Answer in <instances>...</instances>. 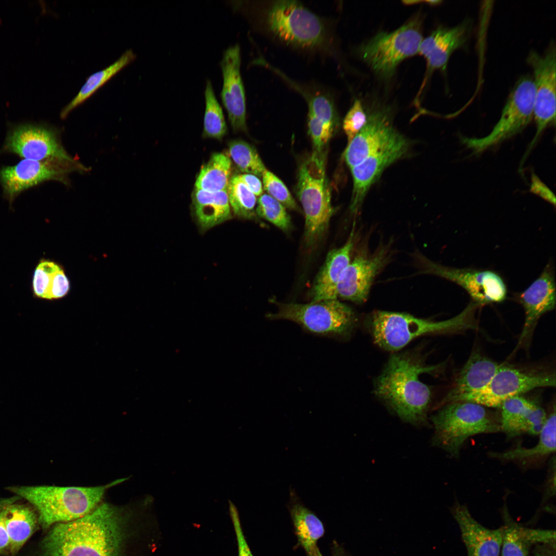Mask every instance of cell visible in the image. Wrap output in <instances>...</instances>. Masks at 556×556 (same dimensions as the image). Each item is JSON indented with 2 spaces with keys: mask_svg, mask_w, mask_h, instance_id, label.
<instances>
[{
  "mask_svg": "<svg viewBox=\"0 0 556 556\" xmlns=\"http://www.w3.org/2000/svg\"><path fill=\"white\" fill-rule=\"evenodd\" d=\"M124 511L102 503L78 519L56 525L42 543L43 556H120Z\"/></svg>",
  "mask_w": 556,
  "mask_h": 556,
  "instance_id": "cell-1",
  "label": "cell"
},
{
  "mask_svg": "<svg viewBox=\"0 0 556 556\" xmlns=\"http://www.w3.org/2000/svg\"><path fill=\"white\" fill-rule=\"evenodd\" d=\"M438 368L425 366L408 355L394 354L375 380V393L403 420L423 424L431 393L428 386L420 381L419 375Z\"/></svg>",
  "mask_w": 556,
  "mask_h": 556,
  "instance_id": "cell-2",
  "label": "cell"
},
{
  "mask_svg": "<svg viewBox=\"0 0 556 556\" xmlns=\"http://www.w3.org/2000/svg\"><path fill=\"white\" fill-rule=\"evenodd\" d=\"M124 480L95 487L22 486L8 489L36 508L39 522L46 528L54 523L70 522L89 513L98 506L107 490Z\"/></svg>",
  "mask_w": 556,
  "mask_h": 556,
  "instance_id": "cell-3",
  "label": "cell"
},
{
  "mask_svg": "<svg viewBox=\"0 0 556 556\" xmlns=\"http://www.w3.org/2000/svg\"><path fill=\"white\" fill-rule=\"evenodd\" d=\"M478 306L472 301L456 316L440 322L419 319L407 314L378 310L371 315L368 325L378 346L388 351H396L425 334L475 328L474 315Z\"/></svg>",
  "mask_w": 556,
  "mask_h": 556,
  "instance_id": "cell-4",
  "label": "cell"
},
{
  "mask_svg": "<svg viewBox=\"0 0 556 556\" xmlns=\"http://www.w3.org/2000/svg\"><path fill=\"white\" fill-rule=\"evenodd\" d=\"M325 151H314L301 164L297 195L305 214L304 242L310 249L327 230L334 209L326 173Z\"/></svg>",
  "mask_w": 556,
  "mask_h": 556,
  "instance_id": "cell-5",
  "label": "cell"
},
{
  "mask_svg": "<svg viewBox=\"0 0 556 556\" xmlns=\"http://www.w3.org/2000/svg\"><path fill=\"white\" fill-rule=\"evenodd\" d=\"M433 444L458 457L465 442L480 433L500 431L497 420L485 407L470 402L449 403L431 416Z\"/></svg>",
  "mask_w": 556,
  "mask_h": 556,
  "instance_id": "cell-6",
  "label": "cell"
},
{
  "mask_svg": "<svg viewBox=\"0 0 556 556\" xmlns=\"http://www.w3.org/2000/svg\"><path fill=\"white\" fill-rule=\"evenodd\" d=\"M421 26L415 18L392 32H379L360 47L359 54L379 77L390 78L402 61L419 53Z\"/></svg>",
  "mask_w": 556,
  "mask_h": 556,
  "instance_id": "cell-7",
  "label": "cell"
},
{
  "mask_svg": "<svg viewBox=\"0 0 556 556\" xmlns=\"http://www.w3.org/2000/svg\"><path fill=\"white\" fill-rule=\"evenodd\" d=\"M535 90L533 78L526 75L516 82L490 133L482 137L461 135L460 140L474 154L480 153L522 132L533 118Z\"/></svg>",
  "mask_w": 556,
  "mask_h": 556,
  "instance_id": "cell-8",
  "label": "cell"
},
{
  "mask_svg": "<svg viewBox=\"0 0 556 556\" xmlns=\"http://www.w3.org/2000/svg\"><path fill=\"white\" fill-rule=\"evenodd\" d=\"M267 23L270 31L287 44L305 48L323 45L326 29L321 19L296 1L274 2L268 9Z\"/></svg>",
  "mask_w": 556,
  "mask_h": 556,
  "instance_id": "cell-9",
  "label": "cell"
},
{
  "mask_svg": "<svg viewBox=\"0 0 556 556\" xmlns=\"http://www.w3.org/2000/svg\"><path fill=\"white\" fill-rule=\"evenodd\" d=\"M277 306L276 311L268 314V318L290 320L318 334L346 335L356 321L353 310L337 299L306 304L280 303Z\"/></svg>",
  "mask_w": 556,
  "mask_h": 556,
  "instance_id": "cell-10",
  "label": "cell"
},
{
  "mask_svg": "<svg viewBox=\"0 0 556 556\" xmlns=\"http://www.w3.org/2000/svg\"><path fill=\"white\" fill-rule=\"evenodd\" d=\"M90 168L75 159L50 158L36 161L23 159L12 166L0 169V184L3 195L11 206L22 192L50 180L66 184L68 175L73 172H85Z\"/></svg>",
  "mask_w": 556,
  "mask_h": 556,
  "instance_id": "cell-11",
  "label": "cell"
},
{
  "mask_svg": "<svg viewBox=\"0 0 556 556\" xmlns=\"http://www.w3.org/2000/svg\"><path fill=\"white\" fill-rule=\"evenodd\" d=\"M527 62L533 72L535 90L533 117L536 131L530 144L528 152L536 143L544 130L555 123L556 104V49L551 42L543 55L531 51Z\"/></svg>",
  "mask_w": 556,
  "mask_h": 556,
  "instance_id": "cell-12",
  "label": "cell"
},
{
  "mask_svg": "<svg viewBox=\"0 0 556 556\" xmlns=\"http://www.w3.org/2000/svg\"><path fill=\"white\" fill-rule=\"evenodd\" d=\"M555 386L554 374L528 373L500 365L485 387L465 396L460 401L473 402L487 407H500L510 397L537 388Z\"/></svg>",
  "mask_w": 556,
  "mask_h": 556,
  "instance_id": "cell-13",
  "label": "cell"
},
{
  "mask_svg": "<svg viewBox=\"0 0 556 556\" xmlns=\"http://www.w3.org/2000/svg\"><path fill=\"white\" fill-rule=\"evenodd\" d=\"M2 151L31 160L74 159L63 147L57 131L41 124L25 123L12 127L7 133Z\"/></svg>",
  "mask_w": 556,
  "mask_h": 556,
  "instance_id": "cell-14",
  "label": "cell"
},
{
  "mask_svg": "<svg viewBox=\"0 0 556 556\" xmlns=\"http://www.w3.org/2000/svg\"><path fill=\"white\" fill-rule=\"evenodd\" d=\"M425 272L450 281L463 288L472 301L482 305L503 301L507 288L497 272L489 270L455 268L444 266L427 259H421Z\"/></svg>",
  "mask_w": 556,
  "mask_h": 556,
  "instance_id": "cell-15",
  "label": "cell"
},
{
  "mask_svg": "<svg viewBox=\"0 0 556 556\" xmlns=\"http://www.w3.org/2000/svg\"><path fill=\"white\" fill-rule=\"evenodd\" d=\"M408 147V141L397 132L381 148L351 168L353 180L350 206L352 213L355 214L358 212L368 190L383 170L402 158Z\"/></svg>",
  "mask_w": 556,
  "mask_h": 556,
  "instance_id": "cell-16",
  "label": "cell"
},
{
  "mask_svg": "<svg viewBox=\"0 0 556 556\" xmlns=\"http://www.w3.org/2000/svg\"><path fill=\"white\" fill-rule=\"evenodd\" d=\"M240 64L238 44L230 46L224 50L220 62L223 79L220 97L235 132L247 131L246 95Z\"/></svg>",
  "mask_w": 556,
  "mask_h": 556,
  "instance_id": "cell-17",
  "label": "cell"
},
{
  "mask_svg": "<svg viewBox=\"0 0 556 556\" xmlns=\"http://www.w3.org/2000/svg\"><path fill=\"white\" fill-rule=\"evenodd\" d=\"M389 255L382 248L373 255L358 254L343 272L336 289L337 298L362 303L368 296L374 278L387 264Z\"/></svg>",
  "mask_w": 556,
  "mask_h": 556,
  "instance_id": "cell-18",
  "label": "cell"
},
{
  "mask_svg": "<svg viewBox=\"0 0 556 556\" xmlns=\"http://www.w3.org/2000/svg\"><path fill=\"white\" fill-rule=\"evenodd\" d=\"M472 30L470 20L451 27L440 26L424 40L419 53L427 62V76L434 71H445L451 55L466 43Z\"/></svg>",
  "mask_w": 556,
  "mask_h": 556,
  "instance_id": "cell-19",
  "label": "cell"
},
{
  "mask_svg": "<svg viewBox=\"0 0 556 556\" xmlns=\"http://www.w3.org/2000/svg\"><path fill=\"white\" fill-rule=\"evenodd\" d=\"M500 408V431L509 438L538 435L547 418L538 404L519 395L507 399Z\"/></svg>",
  "mask_w": 556,
  "mask_h": 556,
  "instance_id": "cell-20",
  "label": "cell"
},
{
  "mask_svg": "<svg viewBox=\"0 0 556 556\" xmlns=\"http://www.w3.org/2000/svg\"><path fill=\"white\" fill-rule=\"evenodd\" d=\"M397 132L390 125L386 114L375 112L348 144L344 157L350 168L355 167L385 146Z\"/></svg>",
  "mask_w": 556,
  "mask_h": 556,
  "instance_id": "cell-21",
  "label": "cell"
},
{
  "mask_svg": "<svg viewBox=\"0 0 556 556\" xmlns=\"http://www.w3.org/2000/svg\"><path fill=\"white\" fill-rule=\"evenodd\" d=\"M518 300L524 309L525 316L521 341L529 335L542 315L555 307V283L551 264H547L540 275L518 294Z\"/></svg>",
  "mask_w": 556,
  "mask_h": 556,
  "instance_id": "cell-22",
  "label": "cell"
},
{
  "mask_svg": "<svg viewBox=\"0 0 556 556\" xmlns=\"http://www.w3.org/2000/svg\"><path fill=\"white\" fill-rule=\"evenodd\" d=\"M460 528L467 556H499L502 544L501 528H487L472 516L466 506L456 502L452 509Z\"/></svg>",
  "mask_w": 556,
  "mask_h": 556,
  "instance_id": "cell-23",
  "label": "cell"
},
{
  "mask_svg": "<svg viewBox=\"0 0 556 556\" xmlns=\"http://www.w3.org/2000/svg\"><path fill=\"white\" fill-rule=\"evenodd\" d=\"M499 366L480 353L474 352L461 369L443 403L460 401L465 396L482 389L491 381Z\"/></svg>",
  "mask_w": 556,
  "mask_h": 556,
  "instance_id": "cell-24",
  "label": "cell"
},
{
  "mask_svg": "<svg viewBox=\"0 0 556 556\" xmlns=\"http://www.w3.org/2000/svg\"><path fill=\"white\" fill-rule=\"evenodd\" d=\"M503 507L505 524L501 527L502 556H528L530 548L533 545L555 543L554 530L522 526L511 518L506 503Z\"/></svg>",
  "mask_w": 556,
  "mask_h": 556,
  "instance_id": "cell-25",
  "label": "cell"
},
{
  "mask_svg": "<svg viewBox=\"0 0 556 556\" xmlns=\"http://www.w3.org/2000/svg\"><path fill=\"white\" fill-rule=\"evenodd\" d=\"M341 247L331 250L318 272L310 291L312 301L337 299L336 289L339 281L351 262L354 245L353 230Z\"/></svg>",
  "mask_w": 556,
  "mask_h": 556,
  "instance_id": "cell-26",
  "label": "cell"
},
{
  "mask_svg": "<svg viewBox=\"0 0 556 556\" xmlns=\"http://www.w3.org/2000/svg\"><path fill=\"white\" fill-rule=\"evenodd\" d=\"M192 203L195 217L203 230L231 218L227 191L210 192L195 188Z\"/></svg>",
  "mask_w": 556,
  "mask_h": 556,
  "instance_id": "cell-27",
  "label": "cell"
},
{
  "mask_svg": "<svg viewBox=\"0 0 556 556\" xmlns=\"http://www.w3.org/2000/svg\"><path fill=\"white\" fill-rule=\"evenodd\" d=\"M537 443L531 448H525L518 444L514 448L503 453H491L492 457L505 461H531L539 460L555 450V410L547 416L541 429Z\"/></svg>",
  "mask_w": 556,
  "mask_h": 556,
  "instance_id": "cell-28",
  "label": "cell"
},
{
  "mask_svg": "<svg viewBox=\"0 0 556 556\" xmlns=\"http://www.w3.org/2000/svg\"><path fill=\"white\" fill-rule=\"evenodd\" d=\"M12 553L17 552L35 531L39 518L29 507L14 504L3 510Z\"/></svg>",
  "mask_w": 556,
  "mask_h": 556,
  "instance_id": "cell-29",
  "label": "cell"
},
{
  "mask_svg": "<svg viewBox=\"0 0 556 556\" xmlns=\"http://www.w3.org/2000/svg\"><path fill=\"white\" fill-rule=\"evenodd\" d=\"M290 511L298 541L308 556H311L317 542L324 533L322 522L297 500L294 490H290Z\"/></svg>",
  "mask_w": 556,
  "mask_h": 556,
  "instance_id": "cell-30",
  "label": "cell"
},
{
  "mask_svg": "<svg viewBox=\"0 0 556 556\" xmlns=\"http://www.w3.org/2000/svg\"><path fill=\"white\" fill-rule=\"evenodd\" d=\"M136 55L132 50H127L116 61L109 66L90 75L78 94L61 110V118L62 119L66 118L72 110L84 102L98 89L123 68L134 61Z\"/></svg>",
  "mask_w": 556,
  "mask_h": 556,
  "instance_id": "cell-31",
  "label": "cell"
},
{
  "mask_svg": "<svg viewBox=\"0 0 556 556\" xmlns=\"http://www.w3.org/2000/svg\"><path fill=\"white\" fill-rule=\"evenodd\" d=\"M232 162L229 156L220 152L213 153L201 168L195 188L210 192L227 191L231 177Z\"/></svg>",
  "mask_w": 556,
  "mask_h": 556,
  "instance_id": "cell-32",
  "label": "cell"
},
{
  "mask_svg": "<svg viewBox=\"0 0 556 556\" xmlns=\"http://www.w3.org/2000/svg\"><path fill=\"white\" fill-rule=\"evenodd\" d=\"M204 97L205 107L203 135L205 137L220 140L226 134L227 127L223 111L210 80H206Z\"/></svg>",
  "mask_w": 556,
  "mask_h": 556,
  "instance_id": "cell-33",
  "label": "cell"
},
{
  "mask_svg": "<svg viewBox=\"0 0 556 556\" xmlns=\"http://www.w3.org/2000/svg\"><path fill=\"white\" fill-rule=\"evenodd\" d=\"M227 191L230 205L235 215L245 219L255 217L256 196L241 181L239 175L231 177Z\"/></svg>",
  "mask_w": 556,
  "mask_h": 556,
  "instance_id": "cell-34",
  "label": "cell"
},
{
  "mask_svg": "<svg viewBox=\"0 0 556 556\" xmlns=\"http://www.w3.org/2000/svg\"><path fill=\"white\" fill-rule=\"evenodd\" d=\"M228 146L230 157L241 172L262 177L266 168L253 146L246 141L235 140L231 141Z\"/></svg>",
  "mask_w": 556,
  "mask_h": 556,
  "instance_id": "cell-35",
  "label": "cell"
},
{
  "mask_svg": "<svg viewBox=\"0 0 556 556\" xmlns=\"http://www.w3.org/2000/svg\"><path fill=\"white\" fill-rule=\"evenodd\" d=\"M255 213L284 232H288L292 223L286 207L267 194H263L257 200Z\"/></svg>",
  "mask_w": 556,
  "mask_h": 556,
  "instance_id": "cell-36",
  "label": "cell"
},
{
  "mask_svg": "<svg viewBox=\"0 0 556 556\" xmlns=\"http://www.w3.org/2000/svg\"><path fill=\"white\" fill-rule=\"evenodd\" d=\"M305 97L308 105V115L321 121L333 134L338 125V116L333 100L321 93Z\"/></svg>",
  "mask_w": 556,
  "mask_h": 556,
  "instance_id": "cell-37",
  "label": "cell"
},
{
  "mask_svg": "<svg viewBox=\"0 0 556 556\" xmlns=\"http://www.w3.org/2000/svg\"><path fill=\"white\" fill-rule=\"evenodd\" d=\"M61 267L54 261L44 258L40 260L32 275V290L34 297L48 300L55 274Z\"/></svg>",
  "mask_w": 556,
  "mask_h": 556,
  "instance_id": "cell-38",
  "label": "cell"
},
{
  "mask_svg": "<svg viewBox=\"0 0 556 556\" xmlns=\"http://www.w3.org/2000/svg\"><path fill=\"white\" fill-rule=\"evenodd\" d=\"M262 178L264 188L267 194L280 202L286 208L298 212H301L285 184L276 176L266 169Z\"/></svg>",
  "mask_w": 556,
  "mask_h": 556,
  "instance_id": "cell-39",
  "label": "cell"
},
{
  "mask_svg": "<svg viewBox=\"0 0 556 556\" xmlns=\"http://www.w3.org/2000/svg\"><path fill=\"white\" fill-rule=\"evenodd\" d=\"M368 120L362 103L356 99L343 121V129L347 136L348 144L365 125Z\"/></svg>",
  "mask_w": 556,
  "mask_h": 556,
  "instance_id": "cell-40",
  "label": "cell"
},
{
  "mask_svg": "<svg viewBox=\"0 0 556 556\" xmlns=\"http://www.w3.org/2000/svg\"><path fill=\"white\" fill-rule=\"evenodd\" d=\"M307 125L308 133L312 141L314 151L321 152L333 135L319 120L308 114Z\"/></svg>",
  "mask_w": 556,
  "mask_h": 556,
  "instance_id": "cell-41",
  "label": "cell"
},
{
  "mask_svg": "<svg viewBox=\"0 0 556 556\" xmlns=\"http://www.w3.org/2000/svg\"><path fill=\"white\" fill-rule=\"evenodd\" d=\"M230 511L237 541L238 556H253L246 541L237 510L232 503Z\"/></svg>",
  "mask_w": 556,
  "mask_h": 556,
  "instance_id": "cell-42",
  "label": "cell"
},
{
  "mask_svg": "<svg viewBox=\"0 0 556 556\" xmlns=\"http://www.w3.org/2000/svg\"><path fill=\"white\" fill-rule=\"evenodd\" d=\"M530 190L555 206V198L554 194L534 173H532L531 176Z\"/></svg>",
  "mask_w": 556,
  "mask_h": 556,
  "instance_id": "cell-43",
  "label": "cell"
},
{
  "mask_svg": "<svg viewBox=\"0 0 556 556\" xmlns=\"http://www.w3.org/2000/svg\"><path fill=\"white\" fill-rule=\"evenodd\" d=\"M239 178L248 188L256 196L259 197L263 194V185L259 178L250 173L239 175Z\"/></svg>",
  "mask_w": 556,
  "mask_h": 556,
  "instance_id": "cell-44",
  "label": "cell"
},
{
  "mask_svg": "<svg viewBox=\"0 0 556 556\" xmlns=\"http://www.w3.org/2000/svg\"><path fill=\"white\" fill-rule=\"evenodd\" d=\"M3 510L0 512V552H3L10 546V539L6 528Z\"/></svg>",
  "mask_w": 556,
  "mask_h": 556,
  "instance_id": "cell-45",
  "label": "cell"
},
{
  "mask_svg": "<svg viewBox=\"0 0 556 556\" xmlns=\"http://www.w3.org/2000/svg\"><path fill=\"white\" fill-rule=\"evenodd\" d=\"M20 497L18 496L17 497H13L10 498L0 499V512L7 506L14 503V502L16 501Z\"/></svg>",
  "mask_w": 556,
  "mask_h": 556,
  "instance_id": "cell-46",
  "label": "cell"
},
{
  "mask_svg": "<svg viewBox=\"0 0 556 556\" xmlns=\"http://www.w3.org/2000/svg\"><path fill=\"white\" fill-rule=\"evenodd\" d=\"M311 556H323L318 547L316 546L312 551Z\"/></svg>",
  "mask_w": 556,
  "mask_h": 556,
  "instance_id": "cell-47",
  "label": "cell"
},
{
  "mask_svg": "<svg viewBox=\"0 0 556 556\" xmlns=\"http://www.w3.org/2000/svg\"><path fill=\"white\" fill-rule=\"evenodd\" d=\"M334 556H343V555H342L341 553H340V552H339L338 551V552H336V554H335V555Z\"/></svg>",
  "mask_w": 556,
  "mask_h": 556,
  "instance_id": "cell-48",
  "label": "cell"
}]
</instances>
